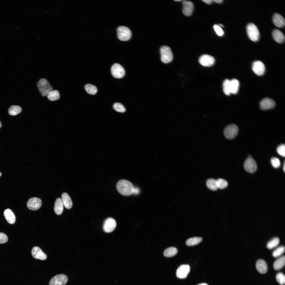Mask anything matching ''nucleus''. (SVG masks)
<instances>
[{"mask_svg":"<svg viewBox=\"0 0 285 285\" xmlns=\"http://www.w3.org/2000/svg\"><path fill=\"white\" fill-rule=\"evenodd\" d=\"M118 191L121 194L129 196L134 193L135 187L131 183L125 179L119 180L116 185Z\"/></svg>","mask_w":285,"mask_h":285,"instance_id":"obj_1","label":"nucleus"},{"mask_svg":"<svg viewBox=\"0 0 285 285\" xmlns=\"http://www.w3.org/2000/svg\"><path fill=\"white\" fill-rule=\"evenodd\" d=\"M37 87L41 95L43 96H47L48 93L53 90L52 86L47 80L44 78L41 79L38 81Z\"/></svg>","mask_w":285,"mask_h":285,"instance_id":"obj_2","label":"nucleus"},{"mask_svg":"<svg viewBox=\"0 0 285 285\" xmlns=\"http://www.w3.org/2000/svg\"><path fill=\"white\" fill-rule=\"evenodd\" d=\"M246 31L248 37L251 40L256 42L259 40V32L258 28L254 24L250 23L248 25Z\"/></svg>","mask_w":285,"mask_h":285,"instance_id":"obj_3","label":"nucleus"},{"mask_svg":"<svg viewBox=\"0 0 285 285\" xmlns=\"http://www.w3.org/2000/svg\"><path fill=\"white\" fill-rule=\"evenodd\" d=\"M161 59L164 63H168L171 62L173 59V55L170 48L168 46H164L160 49Z\"/></svg>","mask_w":285,"mask_h":285,"instance_id":"obj_4","label":"nucleus"},{"mask_svg":"<svg viewBox=\"0 0 285 285\" xmlns=\"http://www.w3.org/2000/svg\"><path fill=\"white\" fill-rule=\"evenodd\" d=\"M117 32L118 39L122 41H127L131 37V31L129 28L125 26L118 27L117 29Z\"/></svg>","mask_w":285,"mask_h":285,"instance_id":"obj_5","label":"nucleus"},{"mask_svg":"<svg viewBox=\"0 0 285 285\" xmlns=\"http://www.w3.org/2000/svg\"><path fill=\"white\" fill-rule=\"evenodd\" d=\"M238 131V127L236 125L234 124L229 125L225 128L224 134L227 139H231L236 136Z\"/></svg>","mask_w":285,"mask_h":285,"instance_id":"obj_6","label":"nucleus"},{"mask_svg":"<svg viewBox=\"0 0 285 285\" xmlns=\"http://www.w3.org/2000/svg\"><path fill=\"white\" fill-rule=\"evenodd\" d=\"M111 72L113 77L117 78L123 77L125 74L124 68L121 65L117 63H115L112 65Z\"/></svg>","mask_w":285,"mask_h":285,"instance_id":"obj_7","label":"nucleus"},{"mask_svg":"<svg viewBox=\"0 0 285 285\" xmlns=\"http://www.w3.org/2000/svg\"><path fill=\"white\" fill-rule=\"evenodd\" d=\"M68 281V278L65 275L58 274L50 280L49 285H65Z\"/></svg>","mask_w":285,"mask_h":285,"instance_id":"obj_8","label":"nucleus"},{"mask_svg":"<svg viewBox=\"0 0 285 285\" xmlns=\"http://www.w3.org/2000/svg\"><path fill=\"white\" fill-rule=\"evenodd\" d=\"M244 166L246 170L250 173L254 172L257 168V164L255 161L250 156L245 160Z\"/></svg>","mask_w":285,"mask_h":285,"instance_id":"obj_9","label":"nucleus"},{"mask_svg":"<svg viewBox=\"0 0 285 285\" xmlns=\"http://www.w3.org/2000/svg\"><path fill=\"white\" fill-rule=\"evenodd\" d=\"M42 204L41 199L37 197H33L28 200L27 206L29 210L35 211L39 209L41 206Z\"/></svg>","mask_w":285,"mask_h":285,"instance_id":"obj_10","label":"nucleus"},{"mask_svg":"<svg viewBox=\"0 0 285 285\" xmlns=\"http://www.w3.org/2000/svg\"><path fill=\"white\" fill-rule=\"evenodd\" d=\"M215 61V59L213 57L207 54L202 55L199 59L200 63L205 66H211L214 64Z\"/></svg>","mask_w":285,"mask_h":285,"instance_id":"obj_11","label":"nucleus"},{"mask_svg":"<svg viewBox=\"0 0 285 285\" xmlns=\"http://www.w3.org/2000/svg\"><path fill=\"white\" fill-rule=\"evenodd\" d=\"M252 69L254 73L258 76L263 75L265 71V66L264 64L260 61H256L253 62Z\"/></svg>","mask_w":285,"mask_h":285,"instance_id":"obj_12","label":"nucleus"},{"mask_svg":"<svg viewBox=\"0 0 285 285\" xmlns=\"http://www.w3.org/2000/svg\"><path fill=\"white\" fill-rule=\"evenodd\" d=\"M116 225L115 220L112 218H108L104 221L103 225L104 231L106 232H110L113 231Z\"/></svg>","mask_w":285,"mask_h":285,"instance_id":"obj_13","label":"nucleus"},{"mask_svg":"<svg viewBox=\"0 0 285 285\" xmlns=\"http://www.w3.org/2000/svg\"><path fill=\"white\" fill-rule=\"evenodd\" d=\"M190 270V267L189 265H182L177 269L176 271V276L179 278H185L189 273Z\"/></svg>","mask_w":285,"mask_h":285,"instance_id":"obj_14","label":"nucleus"},{"mask_svg":"<svg viewBox=\"0 0 285 285\" xmlns=\"http://www.w3.org/2000/svg\"><path fill=\"white\" fill-rule=\"evenodd\" d=\"M260 104L261 109L265 110L273 108L276 105V103L274 101L271 99L265 98L260 101Z\"/></svg>","mask_w":285,"mask_h":285,"instance_id":"obj_15","label":"nucleus"},{"mask_svg":"<svg viewBox=\"0 0 285 285\" xmlns=\"http://www.w3.org/2000/svg\"><path fill=\"white\" fill-rule=\"evenodd\" d=\"M182 12L183 14L187 16H191L194 8L193 3L190 1L184 0L182 2Z\"/></svg>","mask_w":285,"mask_h":285,"instance_id":"obj_16","label":"nucleus"},{"mask_svg":"<svg viewBox=\"0 0 285 285\" xmlns=\"http://www.w3.org/2000/svg\"><path fill=\"white\" fill-rule=\"evenodd\" d=\"M31 254L33 257L36 259L44 260L47 258L46 255L43 252L39 247H34L31 250Z\"/></svg>","mask_w":285,"mask_h":285,"instance_id":"obj_17","label":"nucleus"},{"mask_svg":"<svg viewBox=\"0 0 285 285\" xmlns=\"http://www.w3.org/2000/svg\"><path fill=\"white\" fill-rule=\"evenodd\" d=\"M273 22L277 27L282 28L284 26L285 20L284 18L280 14L276 13L273 18Z\"/></svg>","mask_w":285,"mask_h":285,"instance_id":"obj_18","label":"nucleus"},{"mask_svg":"<svg viewBox=\"0 0 285 285\" xmlns=\"http://www.w3.org/2000/svg\"><path fill=\"white\" fill-rule=\"evenodd\" d=\"M256 269L260 273L264 274L267 272L268 267L266 263L263 259H260L257 261L256 265Z\"/></svg>","mask_w":285,"mask_h":285,"instance_id":"obj_19","label":"nucleus"},{"mask_svg":"<svg viewBox=\"0 0 285 285\" xmlns=\"http://www.w3.org/2000/svg\"><path fill=\"white\" fill-rule=\"evenodd\" d=\"M272 35L274 40L278 43H282L284 41L285 37L284 35L281 31L278 29H275L273 31Z\"/></svg>","mask_w":285,"mask_h":285,"instance_id":"obj_20","label":"nucleus"},{"mask_svg":"<svg viewBox=\"0 0 285 285\" xmlns=\"http://www.w3.org/2000/svg\"><path fill=\"white\" fill-rule=\"evenodd\" d=\"M4 215L8 222L11 224H14L16 220L15 215L12 211L10 209L5 210L4 212Z\"/></svg>","mask_w":285,"mask_h":285,"instance_id":"obj_21","label":"nucleus"},{"mask_svg":"<svg viewBox=\"0 0 285 285\" xmlns=\"http://www.w3.org/2000/svg\"><path fill=\"white\" fill-rule=\"evenodd\" d=\"M61 199L63 205L67 209L71 208L72 206V201L68 194L64 193L61 195Z\"/></svg>","mask_w":285,"mask_h":285,"instance_id":"obj_22","label":"nucleus"},{"mask_svg":"<svg viewBox=\"0 0 285 285\" xmlns=\"http://www.w3.org/2000/svg\"><path fill=\"white\" fill-rule=\"evenodd\" d=\"M63 203L60 198L56 199L55 202L54 211L57 215H60L62 213L63 210Z\"/></svg>","mask_w":285,"mask_h":285,"instance_id":"obj_23","label":"nucleus"},{"mask_svg":"<svg viewBox=\"0 0 285 285\" xmlns=\"http://www.w3.org/2000/svg\"><path fill=\"white\" fill-rule=\"evenodd\" d=\"M285 257L284 255L282 256L277 259L274 262L273 267L276 270H280L284 265Z\"/></svg>","mask_w":285,"mask_h":285,"instance_id":"obj_24","label":"nucleus"},{"mask_svg":"<svg viewBox=\"0 0 285 285\" xmlns=\"http://www.w3.org/2000/svg\"><path fill=\"white\" fill-rule=\"evenodd\" d=\"M239 86V81L236 79L230 80V86L231 93L236 94L238 91Z\"/></svg>","mask_w":285,"mask_h":285,"instance_id":"obj_25","label":"nucleus"},{"mask_svg":"<svg viewBox=\"0 0 285 285\" xmlns=\"http://www.w3.org/2000/svg\"><path fill=\"white\" fill-rule=\"evenodd\" d=\"M178 251L177 249L174 247H170L165 249L163 253L164 256L167 257H172L177 253Z\"/></svg>","mask_w":285,"mask_h":285,"instance_id":"obj_26","label":"nucleus"},{"mask_svg":"<svg viewBox=\"0 0 285 285\" xmlns=\"http://www.w3.org/2000/svg\"><path fill=\"white\" fill-rule=\"evenodd\" d=\"M202 238L201 237H194L188 239L186 242L187 245L192 246L197 245L201 242Z\"/></svg>","mask_w":285,"mask_h":285,"instance_id":"obj_27","label":"nucleus"},{"mask_svg":"<svg viewBox=\"0 0 285 285\" xmlns=\"http://www.w3.org/2000/svg\"><path fill=\"white\" fill-rule=\"evenodd\" d=\"M47 96L48 99L52 101L57 100L60 98L59 92L56 90L51 91L48 93Z\"/></svg>","mask_w":285,"mask_h":285,"instance_id":"obj_28","label":"nucleus"},{"mask_svg":"<svg viewBox=\"0 0 285 285\" xmlns=\"http://www.w3.org/2000/svg\"><path fill=\"white\" fill-rule=\"evenodd\" d=\"M22 109L20 106L17 105H12L9 108L8 112L10 115L15 116L20 113Z\"/></svg>","mask_w":285,"mask_h":285,"instance_id":"obj_29","label":"nucleus"},{"mask_svg":"<svg viewBox=\"0 0 285 285\" xmlns=\"http://www.w3.org/2000/svg\"><path fill=\"white\" fill-rule=\"evenodd\" d=\"M85 89L87 92L90 94L94 95L97 92V88L94 85L90 84H86L84 86Z\"/></svg>","mask_w":285,"mask_h":285,"instance_id":"obj_30","label":"nucleus"},{"mask_svg":"<svg viewBox=\"0 0 285 285\" xmlns=\"http://www.w3.org/2000/svg\"><path fill=\"white\" fill-rule=\"evenodd\" d=\"M230 80L226 79L224 81L223 83V89L224 93L227 95H229L231 93Z\"/></svg>","mask_w":285,"mask_h":285,"instance_id":"obj_31","label":"nucleus"},{"mask_svg":"<svg viewBox=\"0 0 285 285\" xmlns=\"http://www.w3.org/2000/svg\"><path fill=\"white\" fill-rule=\"evenodd\" d=\"M280 241L279 239L275 237L272 239L268 242L267 244V247L269 249H271L277 246Z\"/></svg>","mask_w":285,"mask_h":285,"instance_id":"obj_32","label":"nucleus"},{"mask_svg":"<svg viewBox=\"0 0 285 285\" xmlns=\"http://www.w3.org/2000/svg\"><path fill=\"white\" fill-rule=\"evenodd\" d=\"M206 185L209 189L215 191L218 188L216 180L214 179L208 180L206 182Z\"/></svg>","mask_w":285,"mask_h":285,"instance_id":"obj_33","label":"nucleus"},{"mask_svg":"<svg viewBox=\"0 0 285 285\" xmlns=\"http://www.w3.org/2000/svg\"><path fill=\"white\" fill-rule=\"evenodd\" d=\"M285 251V247L284 246H281L277 248L273 252L272 255L274 257H277L283 254Z\"/></svg>","mask_w":285,"mask_h":285,"instance_id":"obj_34","label":"nucleus"},{"mask_svg":"<svg viewBox=\"0 0 285 285\" xmlns=\"http://www.w3.org/2000/svg\"><path fill=\"white\" fill-rule=\"evenodd\" d=\"M113 108L115 110L119 112L123 113L126 111L125 107L123 104L120 103H114L113 105Z\"/></svg>","mask_w":285,"mask_h":285,"instance_id":"obj_35","label":"nucleus"},{"mask_svg":"<svg viewBox=\"0 0 285 285\" xmlns=\"http://www.w3.org/2000/svg\"><path fill=\"white\" fill-rule=\"evenodd\" d=\"M217 187L220 189H223L226 187L228 185V183L225 180L221 178L216 180Z\"/></svg>","mask_w":285,"mask_h":285,"instance_id":"obj_36","label":"nucleus"},{"mask_svg":"<svg viewBox=\"0 0 285 285\" xmlns=\"http://www.w3.org/2000/svg\"><path fill=\"white\" fill-rule=\"evenodd\" d=\"M277 281L281 285H284L285 283V277L284 275L282 273H278L276 276Z\"/></svg>","mask_w":285,"mask_h":285,"instance_id":"obj_37","label":"nucleus"},{"mask_svg":"<svg viewBox=\"0 0 285 285\" xmlns=\"http://www.w3.org/2000/svg\"><path fill=\"white\" fill-rule=\"evenodd\" d=\"M271 162L272 165L275 168H279L280 166L281 163L280 160L277 158H272L271 160Z\"/></svg>","mask_w":285,"mask_h":285,"instance_id":"obj_38","label":"nucleus"},{"mask_svg":"<svg viewBox=\"0 0 285 285\" xmlns=\"http://www.w3.org/2000/svg\"><path fill=\"white\" fill-rule=\"evenodd\" d=\"M277 151L279 154L284 157L285 156V145L282 144L279 145L277 148Z\"/></svg>","mask_w":285,"mask_h":285,"instance_id":"obj_39","label":"nucleus"},{"mask_svg":"<svg viewBox=\"0 0 285 285\" xmlns=\"http://www.w3.org/2000/svg\"><path fill=\"white\" fill-rule=\"evenodd\" d=\"M213 28L217 34L221 36L224 34V32L222 29L218 25H214Z\"/></svg>","mask_w":285,"mask_h":285,"instance_id":"obj_40","label":"nucleus"},{"mask_svg":"<svg viewBox=\"0 0 285 285\" xmlns=\"http://www.w3.org/2000/svg\"><path fill=\"white\" fill-rule=\"evenodd\" d=\"M8 238L4 233L0 232V244H3L7 242Z\"/></svg>","mask_w":285,"mask_h":285,"instance_id":"obj_41","label":"nucleus"},{"mask_svg":"<svg viewBox=\"0 0 285 285\" xmlns=\"http://www.w3.org/2000/svg\"><path fill=\"white\" fill-rule=\"evenodd\" d=\"M204 2L208 4H210L212 2V0H202Z\"/></svg>","mask_w":285,"mask_h":285,"instance_id":"obj_42","label":"nucleus"},{"mask_svg":"<svg viewBox=\"0 0 285 285\" xmlns=\"http://www.w3.org/2000/svg\"><path fill=\"white\" fill-rule=\"evenodd\" d=\"M139 192V189L137 188H135V189L134 193L136 194H137Z\"/></svg>","mask_w":285,"mask_h":285,"instance_id":"obj_43","label":"nucleus"},{"mask_svg":"<svg viewBox=\"0 0 285 285\" xmlns=\"http://www.w3.org/2000/svg\"><path fill=\"white\" fill-rule=\"evenodd\" d=\"M212 1L214 2H215L218 3H222L223 0H212Z\"/></svg>","mask_w":285,"mask_h":285,"instance_id":"obj_44","label":"nucleus"},{"mask_svg":"<svg viewBox=\"0 0 285 285\" xmlns=\"http://www.w3.org/2000/svg\"><path fill=\"white\" fill-rule=\"evenodd\" d=\"M283 170H284V172H285V163H284V166H283Z\"/></svg>","mask_w":285,"mask_h":285,"instance_id":"obj_45","label":"nucleus"},{"mask_svg":"<svg viewBox=\"0 0 285 285\" xmlns=\"http://www.w3.org/2000/svg\"><path fill=\"white\" fill-rule=\"evenodd\" d=\"M198 285H207V284H206V283H202V284H199Z\"/></svg>","mask_w":285,"mask_h":285,"instance_id":"obj_46","label":"nucleus"},{"mask_svg":"<svg viewBox=\"0 0 285 285\" xmlns=\"http://www.w3.org/2000/svg\"><path fill=\"white\" fill-rule=\"evenodd\" d=\"M1 126H2V124H1V121H0V128H1Z\"/></svg>","mask_w":285,"mask_h":285,"instance_id":"obj_47","label":"nucleus"},{"mask_svg":"<svg viewBox=\"0 0 285 285\" xmlns=\"http://www.w3.org/2000/svg\"><path fill=\"white\" fill-rule=\"evenodd\" d=\"M174 1H181V0H174Z\"/></svg>","mask_w":285,"mask_h":285,"instance_id":"obj_48","label":"nucleus"},{"mask_svg":"<svg viewBox=\"0 0 285 285\" xmlns=\"http://www.w3.org/2000/svg\"><path fill=\"white\" fill-rule=\"evenodd\" d=\"M1 172H0V177H1Z\"/></svg>","mask_w":285,"mask_h":285,"instance_id":"obj_49","label":"nucleus"},{"mask_svg":"<svg viewBox=\"0 0 285 285\" xmlns=\"http://www.w3.org/2000/svg\"><path fill=\"white\" fill-rule=\"evenodd\" d=\"M220 26H223V25H221V24H220Z\"/></svg>","mask_w":285,"mask_h":285,"instance_id":"obj_50","label":"nucleus"}]
</instances>
